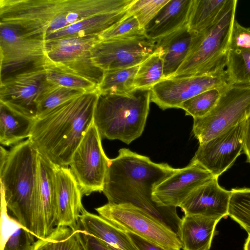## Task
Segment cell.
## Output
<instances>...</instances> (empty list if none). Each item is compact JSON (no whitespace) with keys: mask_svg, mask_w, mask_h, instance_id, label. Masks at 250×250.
Here are the masks:
<instances>
[{"mask_svg":"<svg viewBox=\"0 0 250 250\" xmlns=\"http://www.w3.org/2000/svg\"><path fill=\"white\" fill-rule=\"evenodd\" d=\"M133 0H0V23L45 41L89 17L127 10Z\"/></svg>","mask_w":250,"mask_h":250,"instance_id":"obj_1","label":"cell"},{"mask_svg":"<svg viewBox=\"0 0 250 250\" xmlns=\"http://www.w3.org/2000/svg\"><path fill=\"white\" fill-rule=\"evenodd\" d=\"M38 157L39 152L28 138L9 150L0 146V193L7 209L37 239L46 236L39 189Z\"/></svg>","mask_w":250,"mask_h":250,"instance_id":"obj_2","label":"cell"},{"mask_svg":"<svg viewBox=\"0 0 250 250\" xmlns=\"http://www.w3.org/2000/svg\"><path fill=\"white\" fill-rule=\"evenodd\" d=\"M96 90L70 99L35 120L29 139L38 152L59 167L72 156L94 123Z\"/></svg>","mask_w":250,"mask_h":250,"instance_id":"obj_3","label":"cell"},{"mask_svg":"<svg viewBox=\"0 0 250 250\" xmlns=\"http://www.w3.org/2000/svg\"><path fill=\"white\" fill-rule=\"evenodd\" d=\"M150 88H137L124 94L99 92L94 124L102 139L129 144L142 135L149 111Z\"/></svg>","mask_w":250,"mask_h":250,"instance_id":"obj_4","label":"cell"},{"mask_svg":"<svg viewBox=\"0 0 250 250\" xmlns=\"http://www.w3.org/2000/svg\"><path fill=\"white\" fill-rule=\"evenodd\" d=\"M238 1L209 29L195 33L185 61L171 78L212 75L225 70Z\"/></svg>","mask_w":250,"mask_h":250,"instance_id":"obj_5","label":"cell"},{"mask_svg":"<svg viewBox=\"0 0 250 250\" xmlns=\"http://www.w3.org/2000/svg\"><path fill=\"white\" fill-rule=\"evenodd\" d=\"M250 115V86L228 84L213 108L193 118L192 133L199 145L227 131Z\"/></svg>","mask_w":250,"mask_h":250,"instance_id":"obj_6","label":"cell"},{"mask_svg":"<svg viewBox=\"0 0 250 250\" xmlns=\"http://www.w3.org/2000/svg\"><path fill=\"white\" fill-rule=\"evenodd\" d=\"M95 210L100 216L125 232L132 233L166 249H182V243L176 234L130 204L107 203Z\"/></svg>","mask_w":250,"mask_h":250,"instance_id":"obj_7","label":"cell"},{"mask_svg":"<svg viewBox=\"0 0 250 250\" xmlns=\"http://www.w3.org/2000/svg\"><path fill=\"white\" fill-rule=\"evenodd\" d=\"M101 40L99 35L70 37L45 41L46 60L80 76L99 86L104 71L93 62L91 50Z\"/></svg>","mask_w":250,"mask_h":250,"instance_id":"obj_8","label":"cell"},{"mask_svg":"<svg viewBox=\"0 0 250 250\" xmlns=\"http://www.w3.org/2000/svg\"><path fill=\"white\" fill-rule=\"evenodd\" d=\"M160 183L155 180L105 182L102 192L108 203L130 204L156 219L178 236L181 218L176 208L163 206L153 197V190Z\"/></svg>","mask_w":250,"mask_h":250,"instance_id":"obj_9","label":"cell"},{"mask_svg":"<svg viewBox=\"0 0 250 250\" xmlns=\"http://www.w3.org/2000/svg\"><path fill=\"white\" fill-rule=\"evenodd\" d=\"M0 79L31 68L44 66L45 41L0 23Z\"/></svg>","mask_w":250,"mask_h":250,"instance_id":"obj_10","label":"cell"},{"mask_svg":"<svg viewBox=\"0 0 250 250\" xmlns=\"http://www.w3.org/2000/svg\"><path fill=\"white\" fill-rule=\"evenodd\" d=\"M101 140L93 123L74 152L69 164L83 195L103 191L109 159L104 151Z\"/></svg>","mask_w":250,"mask_h":250,"instance_id":"obj_11","label":"cell"},{"mask_svg":"<svg viewBox=\"0 0 250 250\" xmlns=\"http://www.w3.org/2000/svg\"><path fill=\"white\" fill-rule=\"evenodd\" d=\"M44 66L31 68L1 79L0 104L35 120L38 98L48 83Z\"/></svg>","mask_w":250,"mask_h":250,"instance_id":"obj_12","label":"cell"},{"mask_svg":"<svg viewBox=\"0 0 250 250\" xmlns=\"http://www.w3.org/2000/svg\"><path fill=\"white\" fill-rule=\"evenodd\" d=\"M158 49L156 40L145 35L100 40L91 50L94 63L104 71L139 65Z\"/></svg>","mask_w":250,"mask_h":250,"instance_id":"obj_13","label":"cell"},{"mask_svg":"<svg viewBox=\"0 0 250 250\" xmlns=\"http://www.w3.org/2000/svg\"><path fill=\"white\" fill-rule=\"evenodd\" d=\"M228 84L226 70L212 75L163 79L151 87V101L163 110L180 108L188 99Z\"/></svg>","mask_w":250,"mask_h":250,"instance_id":"obj_14","label":"cell"},{"mask_svg":"<svg viewBox=\"0 0 250 250\" xmlns=\"http://www.w3.org/2000/svg\"><path fill=\"white\" fill-rule=\"evenodd\" d=\"M246 120L199 145L190 162L199 164L218 178L229 169L243 149Z\"/></svg>","mask_w":250,"mask_h":250,"instance_id":"obj_15","label":"cell"},{"mask_svg":"<svg viewBox=\"0 0 250 250\" xmlns=\"http://www.w3.org/2000/svg\"><path fill=\"white\" fill-rule=\"evenodd\" d=\"M178 169L167 163H154L147 156L123 148L119 150L116 157L109 159L104 182L153 180L163 182Z\"/></svg>","mask_w":250,"mask_h":250,"instance_id":"obj_16","label":"cell"},{"mask_svg":"<svg viewBox=\"0 0 250 250\" xmlns=\"http://www.w3.org/2000/svg\"><path fill=\"white\" fill-rule=\"evenodd\" d=\"M214 178L199 164L190 162L165 180L154 189L155 200L161 205L180 207L196 188Z\"/></svg>","mask_w":250,"mask_h":250,"instance_id":"obj_17","label":"cell"},{"mask_svg":"<svg viewBox=\"0 0 250 250\" xmlns=\"http://www.w3.org/2000/svg\"><path fill=\"white\" fill-rule=\"evenodd\" d=\"M56 178V226L80 229V217L85 209L82 202L83 195L77 181L67 167H57Z\"/></svg>","mask_w":250,"mask_h":250,"instance_id":"obj_18","label":"cell"},{"mask_svg":"<svg viewBox=\"0 0 250 250\" xmlns=\"http://www.w3.org/2000/svg\"><path fill=\"white\" fill-rule=\"evenodd\" d=\"M231 190L220 186L214 177L194 190L180 206L185 215L221 220L228 216Z\"/></svg>","mask_w":250,"mask_h":250,"instance_id":"obj_19","label":"cell"},{"mask_svg":"<svg viewBox=\"0 0 250 250\" xmlns=\"http://www.w3.org/2000/svg\"><path fill=\"white\" fill-rule=\"evenodd\" d=\"M192 0H169L144 27V34L156 40L187 25Z\"/></svg>","mask_w":250,"mask_h":250,"instance_id":"obj_20","label":"cell"},{"mask_svg":"<svg viewBox=\"0 0 250 250\" xmlns=\"http://www.w3.org/2000/svg\"><path fill=\"white\" fill-rule=\"evenodd\" d=\"M194 35L186 25L156 40L163 62V79L172 77L182 65L189 52Z\"/></svg>","mask_w":250,"mask_h":250,"instance_id":"obj_21","label":"cell"},{"mask_svg":"<svg viewBox=\"0 0 250 250\" xmlns=\"http://www.w3.org/2000/svg\"><path fill=\"white\" fill-rule=\"evenodd\" d=\"M220 220L199 215H185L178 237L183 250H209L216 226Z\"/></svg>","mask_w":250,"mask_h":250,"instance_id":"obj_22","label":"cell"},{"mask_svg":"<svg viewBox=\"0 0 250 250\" xmlns=\"http://www.w3.org/2000/svg\"><path fill=\"white\" fill-rule=\"evenodd\" d=\"M80 221L83 230L100 240L111 250H139L125 231L100 215L85 210Z\"/></svg>","mask_w":250,"mask_h":250,"instance_id":"obj_23","label":"cell"},{"mask_svg":"<svg viewBox=\"0 0 250 250\" xmlns=\"http://www.w3.org/2000/svg\"><path fill=\"white\" fill-rule=\"evenodd\" d=\"M38 167L39 189L47 236L56 227L57 166L39 153Z\"/></svg>","mask_w":250,"mask_h":250,"instance_id":"obj_24","label":"cell"},{"mask_svg":"<svg viewBox=\"0 0 250 250\" xmlns=\"http://www.w3.org/2000/svg\"><path fill=\"white\" fill-rule=\"evenodd\" d=\"M127 14L128 12L125 10L93 15L49 35L45 41L70 37L99 35Z\"/></svg>","mask_w":250,"mask_h":250,"instance_id":"obj_25","label":"cell"},{"mask_svg":"<svg viewBox=\"0 0 250 250\" xmlns=\"http://www.w3.org/2000/svg\"><path fill=\"white\" fill-rule=\"evenodd\" d=\"M233 0H192L187 25L192 32H202L214 25Z\"/></svg>","mask_w":250,"mask_h":250,"instance_id":"obj_26","label":"cell"},{"mask_svg":"<svg viewBox=\"0 0 250 250\" xmlns=\"http://www.w3.org/2000/svg\"><path fill=\"white\" fill-rule=\"evenodd\" d=\"M35 120L18 113L0 104V143L14 146L30 136Z\"/></svg>","mask_w":250,"mask_h":250,"instance_id":"obj_27","label":"cell"},{"mask_svg":"<svg viewBox=\"0 0 250 250\" xmlns=\"http://www.w3.org/2000/svg\"><path fill=\"white\" fill-rule=\"evenodd\" d=\"M81 230L56 226L45 238L37 239L33 250H86Z\"/></svg>","mask_w":250,"mask_h":250,"instance_id":"obj_28","label":"cell"},{"mask_svg":"<svg viewBox=\"0 0 250 250\" xmlns=\"http://www.w3.org/2000/svg\"><path fill=\"white\" fill-rule=\"evenodd\" d=\"M139 66L104 71L103 79L98 86L101 93L124 94L135 88L134 82Z\"/></svg>","mask_w":250,"mask_h":250,"instance_id":"obj_29","label":"cell"},{"mask_svg":"<svg viewBox=\"0 0 250 250\" xmlns=\"http://www.w3.org/2000/svg\"><path fill=\"white\" fill-rule=\"evenodd\" d=\"M226 66L229 84L250 86V49L229 50Z\"/></svg>","mask_w":250,"mask_h":250,"instance_id":"obj_30","label":"cell"},{"mask_svg":"<svg viewBox=\"0 0 250 250\" xmlns=\"http://www.w3.org/2000/svg\"><path fill=\"white\" fill-rule=\"evenodd\" d=\"M46 80L50 83L85 92L98 89V86L86 79L63 70L47 62L44 66Z\"/></svg>","mask_w":250,"mask_h":250,"instance_id":"obj_31","label":"cell"},{"mask_svg":"<svg viewBox=\"0 0 250 250\" xmlns=\"http://www.w3.org/2000/svg\"><path fill=\"white\" fill-rule=\"evenodd\" d=\"M163 75L161 52L158 48L155 53L139 65L134 80V87L150 88L163 79Z\"/></svg>","mask_w":250,"mask_h":250,"instance_id":"obj_32","label":"cell"},{"mask_svg":"<svg viewBox=\"0 0 250 250\" xmlns=\"http://www.w3.org/2000/svg\"><path fill=\"white\" fill-rule=\"evenodd\" d=\"M84 93L83 91L54 85L48 82L38 98L37 118L65 101Z\"/></svg>","mask_w":250,"mask_h":250,"instance_id":"obj_33","label":"cell"},{"mask_svg":"<svg viewBox=\"0 0 250 250\" xmlns=\"http://www.w3.org/2000/svg\"><path fill=\"white\" fill-rule=\"evenodd\" d=\"M228 84L204 91L183 102L180 108L193 118L202 117L213 108Z\"/></svg>","mask_w":250,"mask_h":250,"instance_id":"obj_34","label":"cell"},{"mask_svg":"<svg viewBox=\"0 0 250 250\" xmlns=\"http://www.w3.org/2000/svg\"><path fill=\"white\" fill-rule=\"evenodd\" d=\"M228 216L250 234V188H233L231 190Z\"/></svg>","mask_w":250,"mask_h":250,"instance_id":"obj_35","label":"cell"},{"mask_svg":"<svg viewBox=\"0 0 250 250\" xmlns=\"http://www.w3.org/2000/svg\"><path fill=\"white\" fill-rule=\"evenodd\" d=\"M142 28L137 19L128 14L122 20L99 35L101 40L129 38L144 35Z\"/></svg>","mask_w":250,"mask_h":250,"instance_id":"obj_36","label":"cell"},{"mask_svg":"<svg viewBox=\"0 0 250 250\" xmlns=\"http://www.w3.org/2000/svg\"><path fill=\"white\" fill-rule=\"evenodd\" d=\"M169 0H133L127 9L143 28L155 16Z\"/></svg>","mask_w":250,"mask_h":250,"instance_id":"obj_37","label":"cell"},{"mask_svg":"<svg viewBox=\"0 0 250 250\" xmlns=\"http://www.w3.org/2000/svg\"><path fill=\"white\" fill-rule=\"evenodd\" d=\"M35 236L21 225L5 240L1 250H33Z\"/></svg>","mask_w":250,"mask_h":250,"instance_id":"obj_38","label":"cell"},{"mask_svg":"<svg viewBox=\"0 0 250 250\" xmlns=\"http://www.w3.org/2000/svg\"><path fill=\"white\" fill-rule=\"evenodd\" d=\"M250 49V28L234 21L229 40V50Z\"/></svg>","mask_w":250,"mask_h":250,"instance_id":"obj_39","label":"cell"},{"mask_svg":"<svg viewBox=\"0 0 250 250\" xmlns=\"http://www.w3.org/2000/svg\"><path fill=\"white\" fill-rule=\"evenodd\" d=\"M126 232L139 250H172L166 249L132 233Z\"/></svg>","mask_w":250,"mask_h":250,"instance_id":"obj_40","label":"cell"},{"mask_svg":"<svg viewBox=\"0 0 250 250\" xmlns=\"http://www.w3.org/2000/svg\"><path fill=\"white\" fill-rule=\"evenodd\" d=\"M81 235L86 250H111L100 240L82 229Z\"/></svg>","mask_w":250,"mask_h":250,"instance_id":"obj_41","label":"cell"},{"mask_svg":"<svg viewBox=\"0 0 250 250\" xmlns=\"http://www.w3.org/2000/svg\"><path fill=\"white\" fill-rule=\"evenodd\" d=\"M247 157V161L250 163V117L246 120L244 144L243 149Z\"/></svg>","mask_w":250,"mask_h":250,"instance_id":"obj_42","label":"cell"},{"mask_svg":"<svg viewBox=\"0 0 250 250\" xmlns=\"http://www.w3.org/2000/svg\"><path fill=\"white\" fill-rule=\"evenodd\" d=\"M244 250H250V234H249L244 245Z\"/></svg>","mask_w":250,"mask_h":250,"instance_id":"obj_43","label":"cell"},{"mask_svg":"<svg viewBox=\"0 0 250 250\" xmlns=\"http://www.w3.org/2000/svg\"><path fill=\"white\" fill-rule=\"evenodd\" d=\"M249 116L250 117V115Z\"/></svg>","mask_w":250,"mask_h":250,"instance_id":"obj_44","label":"cell"}]
</instances>
